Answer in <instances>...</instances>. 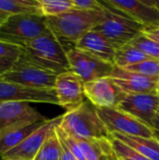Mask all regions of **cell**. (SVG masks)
I'll list each match as a JSON object with an SVG mask.
<instances>
[{"mask_svg":"<svg viewBox=\"0 0 159 160\" xmlns=\"http://www.w3.org/2000/svg\"><path fill=\"white\" fill-rule=\"evenodd\" d=\"M112 140L117 158H121L123 160H150L143 157L136 150H134L133 148L125 144L124 142L115 139Z\"/></svg>","mask_w":159,"mask_h":160,"instance_id":"83f0119b","label":"cell"},{"mask_svg":"<svg viewBox=\"0 0 159 160\" xmlns=\"http://www.w3.org/2000/svg\"><path fill=\"white\" fill-rule=\"evenodd\" d=\"M47 121L37 122V123L29 125L27 127L13 129L11 131L2 134V138L0 141V156H2L3 154L8 152L9 150L18 146L26 138H28L32 133H34L40 127H42L44 125V123Z\"/></svg>","mask_w":159,"mask_h":160,"instance_id":"44dd1931","label":"cell"},{"mask_svg":"<svg viewBox=\"0 0 159 160\" xmlns=\"http://www.w3.org/2000/svg\"><path fill=\"white\" fill-rule=\"evenodd\" d=\"M97 114L109 132L137 137H154V129L119 108L97 109Z\"/></svg>","mask_w":159,"mask_h":160,"instance_id":"52a82bcc","label":"cell"},{"mask_svg":"<svg viewBox=\"0 0 159 160\" xmlns=\"http://www.w3.org/2000/svg\"><path fill=\"white\" fill-rule=\"evenodd\" d=\"M60 140V139H59ZM61 147H62V154H61V160H77L74 156L69 152V150L67 148V146L60 141Z\"/></svg>","mask_w":159,"mask_h":160,"instance_id":"1f68e13d","label":"cell"},{"mask_svg":"<svg viewBox=\"0 0 159 160\" xmlns=\"http://www.w3.org/2000/svg\"><path fill=\"white\" fill-rule=\"evenodd\" d=\"M109 78L127 95L156 93L159 81V77H147L116 66Z\"/></svg>","mask_w":159,"mask_h":160,"instance_id":"2e32d148","label":"cell"},{"mask_svg":"<svg viewBox=\"0 0 159 160\" xmlns=\"http://www.w3.org/2000/svg\"><path fill=\"white\" fill-rule=\"evenodd\" d=\"M76 140L78 141L86 160H117L112 140L111 138Z\"/></svg>","mask_w":159,"mask_h":160,"instance_id":"ac0fdd59","label":"cell"},{"mask_svg":"<svg viewBox=\"0 0 159 160\" xmlns=\"http://www.w3.org/2000/svg\"><path fill=\"white\" fill-rule=\"evenodd\" d=\"M73 47L114 65L113 60L116 48L102 34L96 30H91L84 34L74 43Z\"/></svg>","mask_w":159,"mask_h":160,"instance_id":"e0dca14e","label":"cell"},{"mask_svg":"<svg viewBox=\"0 0 159 160\" xmlns=\"http://www.w3.org/2000/svg\"><path fill=\"white\" fill-rule=\"evenodd\" d=\"M132 46L139 49L144 54L149 56L153 59L159 60V43L148 38L147 37L143 36L142 34L136 37L133 40L129 42Z\"/></svg>","mask_w":159,"mask_h":160,"instance_id":"d4e9b609","label":"cell"},{"mask_svg":"<svg viewBox=\"0 0 159 160\" xmlns=\"http://www.w3.org/2000/svg\"><path fill=\"white\" fill-rule=\"evenodd\" d=\"M47 120L28 102L10 101L0 103V131L2 134Z\"/></svg>","mask_w":159,"mask_h":160,"instance_id":"9c48e42d","label":"cell"},{"mask_svg":"<svg viewBox=\"0 0 159 160\" xmlns=\"http://www.w3.org/2000/svg\"><path fill=\"white\" fill-rule=\"evenodd\" d=\"M52 34L45 18L34 14H16L10 16L0 27V39L22 46L25 41L43 35Z\"/></svg>","mask_w":159,"mask_h":160,"instance_id":"5b68a950","label":"cell"},{"mask_svg":"<svg viewBox=\"0 0 159 160\" xmlns=\"http://www.w3.org/2000/svg\"><path fill=\"white\" fill-rule=\"evenodd\" d=\"M57 73L19 59L12 68L0 76V80L26 87L54 90Z\"/></svg>","mask_w":159,"mask_h":160,"instance_id":"8992f818","label":"cell"},{"mask_svg":"<svg viewBox=\"0 0 159 160\" xmlns=\"http://www.w3.org/2000/svg\"><path fill=\"white\" fill-rule=\"evenodd\" d=\"M101 2L104 5L105 19L93 30L102 34L116 49L128 44L142 34L144 29L142 24L121 11L106 5L103 1Z\"/></svg>","mask_w":159,"mask_h":160,"instance_id":"277c9868","label":"cell"},{"mask_svg":"<svg viewBox=\"0 0 159 160\" xmlns=\"http://www.w3.org/2000/svg\"><path fill=\"white\" fill-rule=\"evenodd\" d=\"M19 59L57 74L70 70L67 56L68 49L52 34L43 35L22 44Z\"/></svg>","mask_w":159,"mask_h":160,"instance_id":"6da1fadb","label":"cell"},{"mask_svg":"<svg viewBox=\"0 0 159 160\" xmlns=\"http://www.w3.org/2000/svg\"><path fill=\"white\" fill-rule=\"evenodd\" d=\"M62 118L63 114L49 119L18 146L3 154L1 156L2 160H34L47 138L60 125Z\"/></svg>","mask_w":159,"mask_h":160,"instance_id":"30bf717a","label":"cell"},{"mask_svg":"<svg viewBox=\"0 0 159 160\" xmlns=\"http://www.w3.org/2000/svg\"><path fill=\"white\" fill-rule=\"evenodd\" d=\"M125 69L147 77H159V60L149 59L139 64L125 68Z\"/></svg>","mask_w":159,"mask_h":160,"instance_id":"484cf974","label":"cell"},{"mask_svg":"<svg viewBox=\"0 0 159 160\" xmlns=\"http://www.w3.org/2000/svg\"><path fill=\"white\" fill-rule=\"evenodd\" d=\"M59 128L76 139H112L111 133L97 114V108L87 99L78 108L64 113Z\"/></svg>","mask_w":159,"mask_h":160,"instance_id":"3957f363","label":"cell"},{"mask_svg":"<svg viewBox=\"0 0 159 160\" xmlns=\"http://www.w3.org/2000/svg\"><path fill=\"white\" fill-rule=\"evenodd\" d=\"M21 101L58 105L54 90L36 89L0 80V103Z\"/></svg>","mask_w":159,"mask_h":160,"instance_id":"4fadbf2b","label":"cell"},{"mask_svg":"<svg viewBox=\"0 0 159 160\" xmlns=\"http://www.w3.org/2000/svg\"><path fill=\"white\" fill-rule=\"evenodd\" d=\"M83 84L81 78L71 70L58 74L54 87L58 106L68 112L82 105L86 98Z\"/></svg>","mask_w":159,"mask_h":160,"instance_id":"7c38bea8","label":"cell"},{"mask_svg":"<svg viewBox=\"0 0 159 160\" xmlns=\"http://www.w3.org/2000/svg\"><path fill=\"white\" fill-rule=\"evenodd\" d=\"M83 91L86 99L97 109L117 108L127 96L109 77L84 83Z\"/></svg>","mask_w":159,"mask_h":160,"instance_id":"8fae6325","label":"cell"},{"mask_svg":"<svg viewBox=\"0 0 159 160\" xmlns=\"http://www.w3.org/2000/svg\"><path fill=\"white\" fill-rule=\"evenodd\" d=\"M55 131H56V134L58 136V138L60 139V141L67 146V148L69 150V152L74 156V158L77 160H86L85 159V157L82 151V148L78 142V141L70 136L69 134L64 132L60 128L59 126L55 128Z\"/></svg>","mask_w":159,"mask_h":160,"instance_id":"4316f807","label":"cell"},{"mask_svg":"<svg viewBox=\"0 0 159 160\" xmlns=\"http://www.w3.org/2000/svg\"><path fill=\"white\" fill-rule=\"evenodd\" d=\"M111 137L112 139H115L124 142L148 159L159 160V139L156 136L146 138L129 136L120 133H112Z\"/></svg>","mask_w":159,"mask_h":160,"instance_id":"d6986e66","label":"cell"},{"mask_svg":"<svg viewBox=\"0 0 159 160\" xmlns=\"http://www.w3.org/2000/svg\"><path fill=\"white\" fill-rule=\"evenodd\" d=\"M14 63L7 61V60H4V59H0V76H2L5 72H7V70H9Z\"/></svg>","mask_w":159,"mask_h":160,"instance_id":"d6a6232c","label":"cell"},{"mask_svg":"<svg viewBox=\"0 0 159 160\" xmlns=\"http://www.w3.org/2000/svg\"><path fill=\"white\" fill-rule=\"evenodd\" d=\"M121 11L144 28L159 24V9L153 0H102Z\"/></svg>","mask_w":159,"mask_h":160,"instance_id":"5bb4252c","label":"cell"},{"mask_svg":"<svg viewBox=\"0 0 159 160\" xmlns=\"http://www.w3.org/2000/svg\"><path fill=\"white\" fill-rule=\"evenodd\" d=\"M1 138H2V132L0 131V141H1Z\"/></svg>","mask_w":159,"mask_h":160,"instance_id":"8d00e7d4","label":"cell"},{"mask_svg":"<svg viewBox=\"0 0 159 160\" xmlns=\"http://www.w3.org/2000/svg\"><path fill=\"white\" fill-rule=\"evenodd\" d=\"M105 19L102 11H83L72 8L71 10L51 18H45L51 33L61 42L75 43L87 32L93 30Z\"/></svg>","mask_w":159,"mask_h":160,"instance_id":"7a4b0ae2","label":"cell"},{"mask_svg":"<svg viewBox=\"0 0 159 160\" xmlns=\"http://www.w3.org/2000/svg\"><path fill=\"white\" fill-rule=\"evenodd\" d=\"M154 1V4L156 5V7L159 9V0H153Z\"/></svg>","mask_w":159,"mask_h":160,"instance_id":"d590c367","label":"cell"},{"mask_svg":"<svg viewBox=\"0 0 159 160\" xmlns=\"http://www.w3.org/2000/svg\"><path fill=\"white\" fill-rule=\"evenodd\" d=\"M117 160H123V159H121V158H117Z\"/></svg>","mask_w":159,"mask_h":160,"instance_id":"74e56055","label":"cell"},{"mask_svg":"<svg viewBox=\"0 0 159 160\" xmlns=\"http://www.w3.org/2000/svg\"><path fill=\"white\" fill-rule=\"evenodd\" d=\"M22 54V47L0 39V59L15 63Z\"/></svg>","mask_w":159,"mask_h":160,"instance_id":"f1b7e54d","label":"cell"},{"mask_svg":"<svg viewBox=\"0 0 159 160\" xmlns=\"http://www.w3.org/2000/svg\"><path fill=\"white\" fill-rule=\"evenodd\" d=\"M117 108L153 128V123L159 109V97L156 93L127 95Z\"/></svg>","mask_w":159,"mask_h":160,"instance_id":"9a60e30c","label":"cell"},{"mask_svg":"<svg viewBox=\"0 0 159 160\" xmlns=\"http://www.w3.org/2000/svg\"><path fill=\"white\" fill-rule=\"evenodd\" d=\"M61 142L54 129V131L47 138L34 160H61Z\"/></svg>","mask_w":159,"mask_h":160,"instance_id":"603a6c76","label":"cell"},{"mask_svg":"<svg viewBox=\"0 0 159 160\" xmlns=\"http://www.w3.org/2000/svg\"><path fill=\"white\" fill-rule=\"evenodd\" d=\"M74 9L83 11H102L104 5L97 0H71Z\"/></svg>","mask_w":159,"mask_h":160,"instance_id":"f546056e","label":"cell"},{"mask_svg":"<svg viewBox=\"0 0 159 160\" xmlns=\"http://www.w3.org/2000/svg\"><path fill=\"white\" fill-rule=\"evenodd\" d=\"M156 94H157V95L159 97V81L157 82V87H156Z\"/></svg>","mask_w":159,"mask_h":160,"instance_id":"e575fe53","label":"cell"},{"mask_svg":"<svg viewBox=\"0 0 159 160\" xmlns=\"http://www.w3.org/2000/svg\"><path fill=\"white\" fill-rule=\"evenodd\" d=\"M16 14L40 15L37 0H0V27Z\"/></svg>","mask_w":159,"mask_h":160,"instance_id":"ffe728a7","label":"cell"},{"mask_svg":"<svg viewBox=\"0 0 159 160\" xmlns=\"http://www.w3.org/2000/svg\"><path fill=\"white\" fill-rule=\"evenodd\" d=\"M153 129L155 131V136L159 139V109L153 123Z\"/></svg>","mask_w":159,"mask_h":160,"instance_id":"836d02e7","label":"cell"},{"mask_svg":"<svg viewBox=\"0 0 159 160\" xmlns=\"http://www.w3.org/2000/svg\"><path fill=\"white\" fill-rule=\"evenodd\" d=\"M142 34L145 37H147L148 38L155 40L159 43V24L157 25H154V26H150V27H145Z\"/></svg>","mask_w":159,"mask_h":160,"instance_id":"4dcf8cb0","label":"cell"},{"mask_svg":"<svg viewBox=\"0 0 159 160\" xmlns=\"http://www.w3.org/2000/svg\"><path fill=\"white\" fill-rule=\"evenodd\" d=\"M40 15L51 18L62 15L73 8L71 0H37Z\"/></svg>","mask_w":159,"mask_h":160,"instance_id":"cb8c5ba5","label":"cell"},{"mask_svg":"<svg viewBox=\"0 0 159 160\" xmlns=\"http://www.w3.org/2000/svg\"><path fill=\"white\" fill-rule=\"evenodd\" d=\"M69 69L76 73L83 83L110 77L114 65L102 61L101 59L82 52L75 47L69 48L67 52Z\"/></svg>","mask_w":159,"mask_h":160,"instance_id":"ba28073f","label":"cell"},{"mask_svg":"<svg viewBox=\"0 0 159 160\" xmlns=\"http://www.w3.org/2000/svg\"><path fill=\"white\" fill-rule=\"evenodd\" d=\"M149 59L153 58H150L142 52H141L139 49L135 48L134 46L128 43L116 49L113 64L116 67L125 68L129 66H133Z\"/></svg>","mask_w":159,"mask_h":160,"instance_id":"7402d4cb","label":"cell"}]
</instances>
